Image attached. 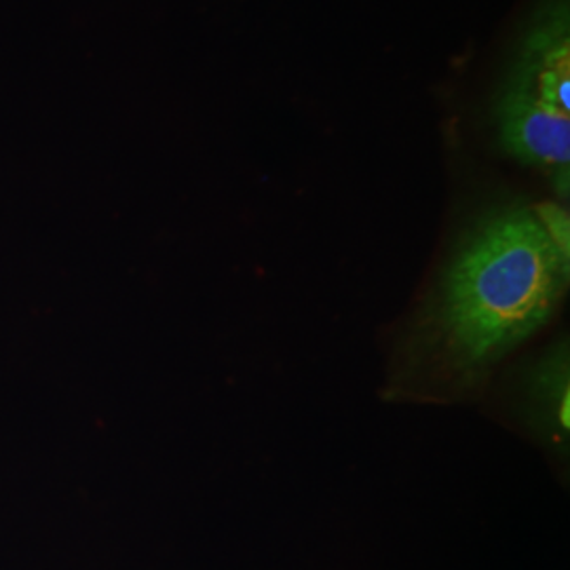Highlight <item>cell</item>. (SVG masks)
I'll return each instance as SVG.
<instances>
[{
    "mask_svg": "<svg viewBox=\"0 0 570 570\" xmlns=\"http://www.w3.org/2000/svg\"><path fill=\"white\" fill-rule=\"evenodd\" d=\"M569 261L532 207L490 212L463 237L429 303L431 355L459 381L478 383L550 322L567 294Z\"/></svg>",
    "mask_w": 570,
    "mask_h": 570,
    "instance_id": "6da1fadb",
    "label": "cell"
},
{
    "mask_svg": "<svg viewBox=\"0 0 570 570\" xmlns=\"http://www.w3.org/2000/svg\"><path fill=\"white\" fill-rule=\"evenodd\" d=\"M501 142L522 164L551 169L567 195L570 164L569 112L539 100L527 85L511 79L497 104Z\"/></svg>",
    "mask_w": 570,
    "mask_h": 570,
    "instance_id": "7a4b0ae2",
    "label": "cell"
},
{
    "mask_svg": "<svg viewBox=\"0 0 570 570\" xmlns=\"http://www.w3.org/2000/svg\"><path fill=\"white\" fill-rule=\"evenodd\" d=\"M569 18L562 7L530 30L511 79L527 85L539 100L569 112Z\"/></svg>",
    "mask_w": 570,
    "mask_h": 570,
    "instance_id": "3957f363",
    "label": "cell"
},
{
    "mask_svg": "<svg viewBox=\"0 0 570 570\" xmlns=\"http://www.w3.org/2000/svg\"><path fill=\"white\" fill-rule=\"evenodd\" d=\"M534 212L541 218L546 230L550 233L553 244L560 247L562 254L570 256L569 216H567V212H562V207L551 204L539 205V207H534Z\"/></svg>",
    "mask_w": 570,
    "mask_h": 570,
    "instance_id": "277c9868",
    "label": "cell"
}]
</instances>
